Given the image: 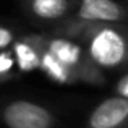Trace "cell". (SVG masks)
Returning a JSON list of instances; mask_svg holds the SVG:
<instances>
[{
  "instance_id": "6da1fadb",
  "label": "cell",
  "mask_w": 128,
  "mask_h": 128,
  "mask_svg": "<svg viewBox=\"0 0 128 128\" xmlns=\"http://www.w3.org/2000/svg\"><path fill=\"white\" fill-rule=\"evenodd\" d=\"M55 34L80 42L100 70H128V26L122 23L73 24L60 21Z\"/></svg>"
},
{
  "instance_id": "7a4b0ae2",
  "label": "cell",
  "mask_w": 128,
  "mask_h": 128,
  "mask_svg": "<svg viewBox=\"0 0 128 128\" xmlns=\"http://www.w3.org/2000/svg\"><path fill=\"white\" fill-rule=\"evenodd\" d=\"M42 42L73 75L76 76L78 83L88 84H104V72L89 58L84 47L80 42L73 41L65 36H42Z\"/></svg>"
},
{
  "instance_id": "3957f363",
  "label": "cell",
  "mask_w": 128,
  "mask_h": 128,
  "mask_svg": "<svg viewBox=\"0 0 128 128\" xmlns=\"http://www.w3.org/2000/svg\"><path fill=\"white\" fill-rule=\"evenodd\" d=\"M0 118L6 128H54L55 125L52 110L26 99H16L5 104Z\"/></svg>"
},
{
  "instance_id": "277c9868",
  "label": "cell",
  "mask_w": 128,
  "mask_h": 128,
  "mask_svg": "<svg viewBox=\"0 0 128 128\" xmlns=\"http://www.w3.org/2000/svg\"><path fill=\"white\" fill-rule=\"evenodd\" d=\"M128 18V10L115 0H76L75 12L63 21L73 24L94 23H123Z\"/></svg>"
},
{
  "instance_id": "5b68a950",
  "label": "cell",
  "mask_w": 128,
  "mask_h": 128,
  "mask_svg": "<svg viewBox=\"0 0 128 128\" xmlns=\"http://www.w3.org/2000/svg\"><path fill=\"white\" fill-rule=\"evenodd\" d=\"M86 128H128V99L112 96L94 107Z\"/></svg>"
},
{
  "instance_id": "8992f818",
  "label": "cell",
  "mask_w": 128,
  "mask_h": 128,
  "mask_svg": "<svg viewBox=\"0 0 128 128\" xmlns=\"http://www.w3.org/2000/svg\"><path fill=\"white\" fill-rule=\"evenodd\" d=\"M24 6L39 21L60 23L75 12L76 0H24Z\"/></svg>"
},
{
  "instance_id": "52a82bcc",
  "label": "cell",
  "mask_w": 128,
  "mask_h": 128,
  "mask_svg": "<svg viewBox=\"0 0 128 128\" xmlns=\"http://www.w3.org/2000/svg\"><path fill=\"white\" fill-rule=\"evenodd\" d=\"M31 38L39 50V70H42V73L47 78L58 83V84H73V83H78L76 76L44 46L41 34H31Z\"/></svg>"
},
{
  "instance_id": "ba28073f",
  "label": "cell",
  "mask_w": 128,
  "mask_h": 128,
  "mask_svg": "<svg viewBox=\"0 0 128 128\" xmlns=\"http://www.w3.org/2000/svg\"><path fill=\"white\" fill-rule=\"evenodd\" d=\"M10 47H12V54L18 73H29L39 68V50L32 41L31 34L15 38Z\"/></svg>"
},
{
  "instance_id": "9c48e42d",
  "label": "cell",
  "mask_w": 128,
  "mask_h": 128,
  "mask_svg": "<svg viewBox=\"0 0 128 128\" xmlns=\"http://www.w3.org/2000/svg\"><path fill=\"white\" fill-rule=\"evenodd\" d=\"M16 76V63L12 50H0V83H5Z\"/></svg>"
},
{
  "instance_id": "30bf717a",
  "label": "cell",
  "mask_w": 128,
  "mask_h": 128,
  "mask_svg": "<svg viewBox=\"0 0 128 128\" xmlns=\"http://www.w3.org/2000/svg\"><path fill=\"white\" fill-rule=\"evenodd\" d=\"M13 41H15V32H13V29H10L8 26L0 24V50L8 49Z\"/></svg>"
},
{
  "instance_id": "8fae6325",
  "label": "cell",
  "mask_w": 128,
  "mask_h": 128,
  "mask_svg": "<svg viewBox=\"0 0 128 128\" xmlns=\"http://www.w3.org/2000/svg\"><path fill=\"white\" fill-rule=\"evenodd\" d=\"M115 94H117V96H120V97L128 99V73H125V75L117 81V84H115Z\"/></svg>"
}]
</instances>
